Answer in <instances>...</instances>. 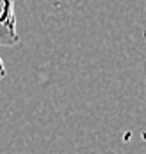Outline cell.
<instances>
[{"label": "cell", "instance_id": "6da1fadb", "mask_svg": "<svg viewBox=\"0 0 146 154\" xmlns=\"http://www.w3.org/2000/svg\"><path fill=\"white\" fill-rule=\"evenodd\" d=\"M18 43L15 0H0V46H15Z\"/></svg>", "mask_w": 146, "mask_h": 154}]
</instances>
